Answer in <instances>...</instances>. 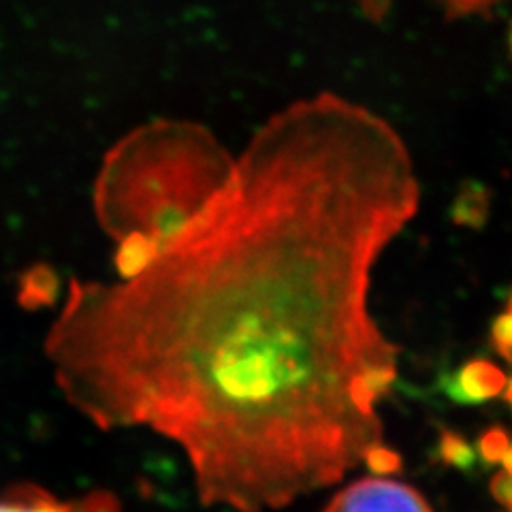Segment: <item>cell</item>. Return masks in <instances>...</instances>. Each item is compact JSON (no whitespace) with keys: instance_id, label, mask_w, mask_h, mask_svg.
<instances>
[{"instance_id":"obj_1","label":"cell","mask_w":512,"mask_h":512,"mask_svg":"<svg viewBox=\"0 0 512 512\" xmlns=\"http://www.w3.org/2000/svg\"><path fill=\"white\" fill-rule=\"evenodd\" d=\"M406 143L318 94L271 118L116 286L77 291L50 355L99 427L184 448L205 506L276 512L382 444L397 348L367 297L419 210Z\"/></svg>"},{"instance_id":"obj_2","label":"cell","mask_w":512,"mask_h":512,"mask_svg":"<svg viewBox=\"0 0 512 512\" xmlns=\"http://www.w3.org/2000/svg\"><path fill=\"white\" fill-rule=\"evenodd\" d=\"M325 512H431L414 487L387 478H363L329 502Z\"/></svg>"},{"instance_id":"obj_3","label":"cell","mask_w":512,"mask_h":512,"mask_svg":"<svg viewBox=\"0 0 512 512\" xmlns=\"http://www.w3.org/2000/svg\"><path fill=\"white\" fill-rule=\"evenodd\" d=\"M504 387V376L491 363L476 361L463 370L455 382L446 384V393L457 404H480L495 397Z\"/></svg>"},{"instance_id":"obj_4","label":"cell","mask_w":512,"mask_h":512,"mask_svg":"<svg viewBox=\"0 0 512 512\" xmlns=\"http://www.w3.org/2000/svg\"><path fill=\"white\" fill-rule=\"evenodd\" d=\"M0 512H88L86 508H77L73 504H62L52 495L28 491L18 495H7L0 500Z\"/></svg>"},{"instance_id":"obj_5","label":"cell","mask_w":512,"mask_h":512,"mask_svg":"<svg viewBox=\"0 0 512 512\" xmlns=\"http://www.w3.org/2000/svg\"><path fill=\"white\" fill-rule=\"evenodd\" d=\"M438 451H440V459L446 463V466H453L459 472L472 474L478 466V451H474V448L459 434H455V431L442 429Z\"/></svg>"},{"instance_id":"obj_6","label":"cell","mask_w":512,"mask_h":512,"mask_svg":"<svg viewBox=\"0 0 512 512\" xmlns=\"http://www.w3.org/2000/svg\"><path fill=\"white\" fill-rule=\"evenodd\" d=\"M363 461H365V466L370 468V472L376 476H391V474H397L399 470H402V457L382 444L372 446L370 451L365 453Z\"/></svg>"},{"instance_id":"obj_7","label":"cell","mask_w":512,"mask_h":512,"mask_svg":"<svg viewBox=\"0 0 512 512\" xmlns=\"http://www.w3.org/2000/svg\"><path fill=\"white\" fill-rule=\"evenodd\" d=\"M510 440L502 429H491L483 436L478 444V455L483 457L487 463H500L504 453L508 451Z\"/></svg>"},{"instance_id":"obj_8","label":"cell","mask_w":512,"mask_h":512,"mask_svg":"<svg viewBox=\"0 0 512 512\" xmlns=\"http://www.w3.org/2000/svg\"><path fill=\"white\" fill-rule=\"evenodd\" d=\"M491 495L495 502H500L506 510L512 512V474L498 472L491 478Z\"/></svg>"},{"instance_id":"obj_9","label":"cell","mask_w":512,"mask_h":512,"mask_svg":"<svg viewBox=\"0 0 512 512\" xmlns=\"http://www.w3.org/2000/svg\"><path fill=\"white\" fill-rule=\"evenodd\" d=\"M502 463H504V470H506L508 474H512V446H508V451H506L504 457H502Z\"/></svg>"},{"instance_id":"obj_10","label":"cell","mask_w":512,"mask_h":512,"mask_svg":"<svg viewBox=\"0 0 512 512\" xmlns=\"http://www.w3.org/2000/svg\"><path fill=\"white\" fill-rule=\"evenodd\" d=\"M506 399H508V402L512 404V382L508 384V393H506Z\"/></svg>"}]
</instances>
